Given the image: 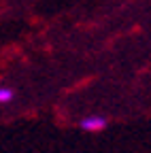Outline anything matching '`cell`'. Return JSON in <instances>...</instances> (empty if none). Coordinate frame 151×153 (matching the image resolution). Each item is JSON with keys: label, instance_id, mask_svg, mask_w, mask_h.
<instances>
[{"label": "cell", "instance_id": "1", "mask_svg": "<svg viewBox=\"0 0 151 153\" xmlns=\"http://www.w3.org/2000/svg\"><path fill=\"white\" fill-rule=\"evenodd\" d=\"M106 117L102 115H89V117H83L79 121V128L85 130V132H98V130H104L106 128Z\"/></svg>", "mask_w": 151, "mask_h": 153}, {"label": "cell", "instance_id": "2", "mask_svg": "<svg viewBox=\"0 0 151 153\" xmlns=\"http://www.w3.org/2000/svg\"><path fill=\"white\" fill-rule=\"evenodd\" d=\"M15 98V94L11 87H0V104H4V102H11Z\"/></svg>", "mask_w": 151, "mask_h": 153}]
</instances>
